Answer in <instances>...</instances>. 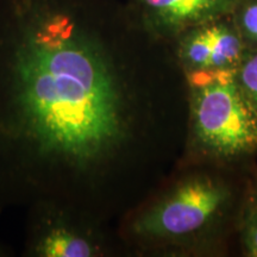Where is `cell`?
I'll use <instances>...</instances> for the list:
<instances>
[{
    "mask_svg": "<svg viewBox=\"0 0 257 257\" xmlns=\"http://www.w3.org/2000/svg\"><path fill=\"white\" fill-rule=\"evenodd\" d=\"M154 42L113 0H0V216L50 201L104 223L146 134Z\"/></svg>",
    "mask_w": 257,
    "mask_h": 257,
    "instance_id": "1",
    "label": "cell"
},
{
    "mask_svg": "<svg viewBox=\"0 0 257 257\" xmlns=\"http://www.w3.org/2000/svg\"><path fill=\"white\" fill-rule=\"evenodd\" d=\"M231 193L219 180L193 176L140 205L121 225L125 242L141 251L199 233L223 214Z\"/></svg>",
    "mask_w": 257,
    "mask_h": 257,
    "instance_id": "2",
    "label": "cell"
},
{
    "mask_svg": "<svg viewBox=\"0 0 257 257\" xmlns=\"http://www.w3.org/2000/svg\"><path fill=\"white\" fill-rule=\"evenodd\" d=\"M188 73L192 127L205 152L236 159L257 150V112L236 78V68Z\"/></svg>",
    "mask_w": 257,
    "mask_h": 257,
    "instance_id": "3",
    "label": "cell"
},
{
    "mask_svg": "<svg viewBox=\"0 0 257 257\" xmlns=\"http://www.w3.org/2000/svg\"><path fill=\"white\" fill-rule=\"evenodd\" d=\"M24 257H104L114 251L102 221L50 201L28 207Z\"/></svg>",
    "mask_w": 257,
    "mask_h": 257,
    "instance_id": "4",
    "label": "cell"
},
{
    "mask_svg": "<svg viewBox=\"0 0 257 257\" xmlns=\"http://www.w3.org/2000/svg\"><path fill=\"white\" fill-rule=\"evenodd\" d=\"M237 0H128L135 23L154 41L175 40L182 32L230 16Z\"/></svg>",
    "mask_w": 257,
    "mask_h": 257,
    "instance_id": "5",
    "label": "cell"
},
{
    "mask_svg": "<svg viewBox=\"0 0 257 257\" xmlns=\"http://www.w3.org/2000/svg\"><path fill=\"white\" fill-rule=\"evenodd\" d=\"M174 41L187 72L236 68L249 51L230 16L197 25Z\"/></svg>",
    "mask_w": 257,
    "mask_h": 257,
    "instance_id": "6",
    "label": "cell"
},
{
    "mask_svg": "<svg viewBox=\"0 0 257 257\" xmlns=\"http://www.w3.org/2000/svg\"><path fill=\"white\" fill-rule=\"evenodd\" d=\"M230 18L248 49L257 51V0H237Z\"/></svg>",
    "mask_w": 257,
    "mask_h": 257,
    "instance_id": "7",
    "label": "cell"
},
{
    "mask_svg": "<svg viewBox=\"0 0 257 257\" xmlns=\"http://www.w3.org/2000/svg\"><path fill=\"white\" fill-rule=\"evenodd\" d=\"M236 78L246 99L257 112V51L249 50L236 67Z\"/></svg>",
    "mask_w": 257,
    "mask_h": 257,
    "instance_id": "8",
    "label": "cell"
},
{
    "mask_svg": "<svg viewBox=\"0 0 257 257\" xmlns=\"http://www.w3.org/2000/svg\"><path fill=\"white\" fill-rule=\"evenodd\" d=\"M240 232L245 252L257 257V194L246 201L243 210Z\"/></svg>",
    "mask_w": 257,
    "mask_h": 257,
    "instance_id": "9",
    "label": "cell"
},
{
    "mask_svg": "<svg viewBox=\"0 0 257 257\" xmlns=\"http://www.w3.org/2000/svg\"><path fill=\"white\" fill-rule=\"evenodd\" d=\"M16 255L15 249L11 245L0 240V257H12Z\"/></svg>",
    "mask_w": 257,
    "mask_h": 257,
    "instance_id": "10",
    "label": "cell"
}]
</instances>
